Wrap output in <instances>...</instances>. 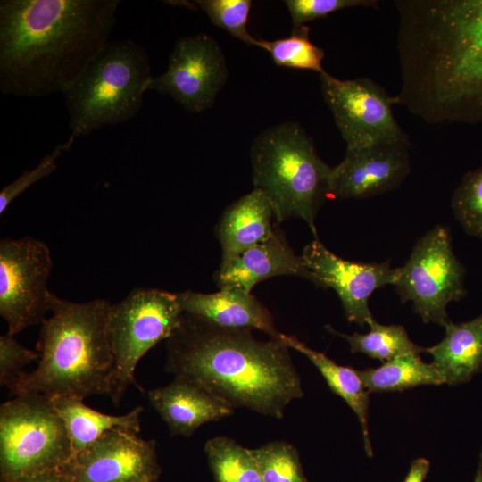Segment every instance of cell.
<instances>
[{
	"label": "cell",
	"mask_w": 482,
	"mask_h": 482,
	"mask_svg": "<svg viewBox=\"0 0 482 482\" xmlns=\"http://www.w3.org/2000/svg\"><path fill=\"white\" fill-rule=\"evenodd\" d=\"M401 89L430 124L482 122V0H395Z\"/></svg>",
	"instance_id": "obj_1"
},
{
	"label": "cell",
	"mask_w": 482,
	"mask_h": 482,
	"mask_svg": "<svg viewBox=\"0 0 482 482\" xmlns=\"http://www.w3.org/2000/svg\"><path fill=\"white\" fill-rule=\"evenodd\" d=\"M120 0L0 1V91L64 94L110 42Z\"/></svg>",
	"instance_id": "obj_2"
},
{
	"label": "cell",
	"mask_w": 482,
	"mask_h": 482,
	"mask_svg": "<svg viewBox=\"0 0 482 482\" xmlns=\"http://www.w3.org/2000/svg\"><path fill=\"white\" fill-rule=\"evenodd\" d=\"M166 369L193 380L233 408L282 419L303 395L289 347L256 339L252 329L227 328L183 312L166 339Z\"/></svg>",
	"instance_id": "obj_3"
},
{
	"label": "cell",
	"mask_w": 482,
	"mask_h": 482,
	"mask_svg": "<svg viewBox=\"0 0 482 482\" xmlns=\"http://www.w3.org/2000/svg\"><path fill=\"white\" fill-rule=\"evenodd\" d=\"M112 304L104 299L74 303L50 298L51 316L41 324L37 367L25 372L10 390L79 400L108 395L113 368L109 332Z\"/></svg>",
	"instance_id": "obj_4"
},
{
	"label": "cell",
	"mask_w": 482,
	"mask_h": 482,
	"mask_svg": "<svg viewBox=\"0 0 482 482\" xmlns=\"http://www.w3.org/2000/svg\"><path fill=\"white\" fill-rule=\"evenodd\" d=\"M250 156L253 187L270 200L275 222L300 218L318 238L315 218L330 195L332 167L304 129L293 121L267 128L253 139Z\"/></svg>",
	"instance_id": "obj_5"
},
{
	"label": "cell",
	"mask_w": 482,
	"mask_h": 482,
	"mask_svg": "<svg viewBox=\"0 0 482 482\" xmlns=\"http://www.w3.org/2000/svg\"><path fill=\"white\" fill-rule=\"evenodd\" d=\"M153 76L146 50L127 39L109 42L63 96L71 137L133 119Z\"/></svg>",
	"instance_id": "obj_6"
},
{
	"label": "cell",
	"mask_w": 482,
	"mask_h": 482,
	"mask_svg": "<svg viewBox=\"0 0 482 482\" xmlns=\"http://www.w3.org/2000/svg\"><path fill=\"white\" fill-rule=\"evenodd\" d=\"M65 425L50 397L15 395L0 407V482L60 470L72 456Z\"/></svg>",
	"instance_id": "obj_7"
},
{
	"label": "cell",
	"mask_w": 482,
	"mask_h": 482,
	"mask_svg": "<svg viewBox=\"0 0 482 482\" xmlns=\"http://www.w3.org/2000/svg\"><path fill=\"white\" fill-rule=\"evenodd\" d=\"M182 313L177 294L156 288H135L112 304L109 332L114 362L108 396L116 406L129 386L136 385L141 358L171 336Z\"/></svg>",
	"instance_id": "obj_8"
},
{
	"label": "cell",
	"mask_w": 482,
	"mask_h": 482,
	"mask_svg": "<svg viewBox=\"0 0 482 482\" xmlns=\"http://www.w3.org/2000/svg\"><path fill=\"white\" fill-rule=\"evenodd\" d=\"M465 268L453 253L447 228L436 225L415 244L393 284L403 303L411 302L423 322L445 326L446 306L466 295Z\"/></svg>",
	"instance_id": "obj_9"
},
{
	"label": "cell",
	"mask_w": 482,
	"mask_h": 482,
	"mask_svg": "<svg viewBox=\"0 0 482 482\" xmlns=\"http://www.w3.org/2000/svg\"><path fill=\"white\" fill-rule=\"evenodd\" d=\"M48 246L32 237L0 241V314L9 335L42 324L50 312Z\"/></svg>",
	"instance_id": "obj_10"
},
{
	"label": "cell",
	"mask_w": 482,
	"mask_h": 482,
	"mask_svg": "<svg viewBox=\"0 0 482 482\" xmlns=\"http://www.w3.org/2000/svg\"><path fill=\"white\" fill-rule=\"evenodd\" d=\"M320 91L346 149L409 140L392 112L393 96L367 77L339 79L319 74Z\"/></svg>",
	"instance_id": "obj_11"
},
{
	"label": "cell",
	"mask_w": 482,
	"mask_h": 482,
	"mask_svg": "<svg viewBox=\"0 0 482 482\" xmlns=\"http://www.w3.org/2000/svg\"><path fill=\"white\" fill-rule=\"evenodd\" d=\"M228 75L220 46L200 33L175 42L166 71L153 76L148 90L170 96L187 112L198 113L213 105Z\"/></svg>",
	"instance_id": "obj_12"
},
{
	"label": "cell",
	"mask_w": 482,
	"mask_h": 482,
	"mask_svg": "<svg viewBox=\"0 0 482 482\" xmlns=\"http://www.w3.org/2000/svg\"><path fill=\"white\" fill-rule=\"evenodd\" d=\"M113 428L74 453L60 469L65 482H158L161 467L154 440Z\"/></svg>",
	"instance_id": "obj_13"
},
{
	"label": "cell",
	"mask_w": 482,
	"mask_h": 482,
	"mask_svg": "<svg viewBox=\"0 0 482 482\" xmlns=\"http://www.w3.org/2000/svg\"><path fill=\"white\" fill-rule=\"evenodd\" d=\"M302 257L315 285L333 288L347 320L363 327L373 319L369 299L375 290L395 280L396 268L389 262H354L338 257L314 238L303 247Z\"/></svg>",
	"instance_id": "obj_14"
},
{
	"label": "cell",
	"mask_w": 482,
	"mask_h": 482,
	"mask_svg": "<svg viewBox=\"0 0 482 482\" xmlns=\"http://www.w3.org/2000/svg\"><path fill=\"white\" fill-rule=\"evenodd\" d=\"M409 145L403 140L346 149L342 162L332 168L330 195L362 199L397 188L411 170Z\"/></svg>",
	"instance_id": "obj_15"
},
{
	"label": "cell",
	"mask_w": 482,
	"mask_h": 482,
	"mask_svg": "<svg viewBox=\"0 0 482 482\" xmlns=\"http://www.w3.org/2000/svg\"><path fill=\"white\" fill-rule=\"evenodd\" d=\"M277 276L301 277L315 283L302 255L295 253L278 229L269 239L220 264L214 279L220 288L251 293L259 282Z\"/></svg>",
	"instance_id": "obj_16"
},
{
	"label": "cell",
	"mask_w": 482,
	"mask_h": 482,
	"mask_svg": "<svg viewBox=\"0 0 482 482\" xmlns=\"http://www.w3.org/2000/svg\"><path fill=\"white\" fill-rule=\"evenodd\" d=\"M152 407L172 436L189 437L203 424L234 413V408L196 382L175 377L170 384L147 392Z\"/></svg>",
	"instance_id": "obj_17"
},
{
	"label": "cell",
	"mask_w": 482,
	"mask_h": 482,
	"mask_svg": "<svg viewBox=\"0 0 482 482\" xmlns=\"http://www.w3.org/2000/svg\"><path fill=\"white\" fill-rule=\"evenodd\" d=\"M177 298L183 312L220 327L258 329L270 338H281L270 311L251 293L227 287L212 294L187 290L177 294Z\"/></svg>",
	"instance_id": "obj_18"
},
{
	"label": "cell",
	"mask_w": 482,
	"mask_h": 482,
	"mask_svg": "<svg viewBox=\"0 0 482 482\" xmlns=\"http://www.w3.org/2000/svg\"><path fill=\"white\" fill-rule=\"evenodd\" d=\"M273 219L270 200L256 188L229 205L216 227L222 251L220 264L271 237L277 230Z\"/></svg>",
	"instance_id": "obj_19"
},
{
	"label": "cell",
	"mask_w": 482,
	"mask_h": 482,
	"mask_svg": "<svg viewBox=\"0 0 482 482\" xmlns=\"http://www.w3.org/2000/svg\"><path fill=\"white\" fill-rule=\"evenodd\" d=\"M441 342L425 348L433 365L448 385L468 382L482 370V313L477 318L455 324L449 320Z\"/></svg>",
	"instance_id": "obj_20"
},
{
	"label": "cell",
	"mask_w": 482,
	"mask_h": 482,
	"mask_svg": "<svg viewBox=\"0 0 482 482\" xmlns=\"http://www.w3.org/2000/svg\"><path fill=\"white\" fill-rule=\"evenodd\" d=\"M49 397L65 425L73 454L111 429L123 428L140 432V415L143 411L141 406L124 415H111L91 409L82 400L64 396Z\"/></svg>",
	"instance_id": "obj_21"
},
{
	"label": "cell",
	"mask_w": 482,
	"mask_h": 482,
	"mask_svg": "<svg viewBox=\"0 0 482 482\" xmlns=\"http://www.w3.org/2000/svg\"><path fill=\"white\" fill-rule=\"evenodd\" d=\"M281 340L289 348L305 355L319 370L332 392L342 397L353 411L362 425L365 451L371 457L372 448L368 430L370 392L357 370L337 364L325 353L311 349L295 337L282 334Z\"/></svg>",
	"instance_id": "obj_22"
},
{
	"label": "cell",
	"mask_w": 482,
	"mask_h": 482,
	"mask_svg": "<svg viewBox=\"0 0 482 482\" xmlns=\"http://www.w3.org/2000/svg\"><path fill=\"white\" fill-rule=\"evenodd\" d=\"M357 370L370 393L401 392L419 386L445 383L433 365L421 360L419 353H407L383 362L378 368Z\"/></svg>",
	"instance_id": "obj_23"
},
{
	"label": "cell",
	"mask_w": 482,
	"mask_h": 482,
	"mask_svg": "<svg viewBox=\"0 0 482 482\" xmlns=\"http://www.w3.org/2000/svg\"><path fill=\"white\" fill-rule=\"evenodd\" d=\"M370 331L366 334L354 332L346 335L336 331L329 325L326 328L333 334L345 338L353 353H363L386 362L407 353H425V348L415 345L402 325H383L374 318L368 322Z\"/></svg>",
	"instance_id": "obj_24"
},
{
	"label": "cell",
	"mask_w": 482,
	"mask_h": 482,
	"mask_svg": "<svg viewBox=\"0 0 482 482\" xmlns=\"http://www.w3.org/2000/svg\"><path fill=\"white\" fill-rule=\"evenodd\" d=\"M215 482H262L252 449L227 436H216L204 445Z\"/></svg>",
	"instance_id": "obj_25"
},
{
	"label": "cell",
	"mask_w": 482,
	"mask_h": 482,
	"mask_svg": "<svg viewBox=\"0 0 482 482\" xmlns=\"http://www.w3.org/2000/svg\"><path fill=\"white\" fill-rule=\"evenodd\" d=\"M258 46L267 51L278 66L293 69L310 70L321 74L325 53L309 38L306 25L292 31L287 37L267 41L259 39Z\"/></svg>",
	"instance_id": "obj_26"
},
{
	"label": "cell",
	"mask_w": 482,
	"mask_h": 482,
	"mask_svg": "<svg viewBox=\"0 0 482 482\" xmlns=\"http://www.w3.org/2000/svg\"><path fill=\"white\" fill-rule=\"evenodd\" d=\"M262 482H308L298 451L285 441H274L252 449Z\"/></svg>",
	"instance_id": "obj_27"
},
{
	"label": "cell",
	"mask_w": 482,
	"mask_h": 482,
	"mask_svg": "<svg viewBox=\"0 0 482 482\" xmlns=\"http://www.w3.org/2000/svg\"><path fill=\"white\" fill-rule=\"evenodd\" d=\"M451 204L466 233L482 239V164L463 175Z\"/></svg>",
	"instance_id": "obj_28"
},
{
	"label": "cell",
	"mask_w": 482,
	"mask_h": 482,
	"mask_svg": "<svg viewBox=\"0 0 482 482\" xmlns=\"http://www.w3.org/2000/svg\"><path fill=\"white\" fill-rule=\"evenodd\" d=\"M196 4L210 21L245 44L258 46L259 39L247 30L250 0H197Z\"/></svg>",
	"instance_id": "obj_29"
},
{
	"label": "cell",
	"mask_w": 482,
	"mask_h": 482,
	"mask_svg": "<svg viewBox=\"0 0 482 482\" xmlns=\"http://www.w3.org/2000/svg\"><path fill=\"white\" fill-rule=\"evenodd\" d=\"M75 138L57 145L54 149L46 154L32 170L24 171L20 177L4 187L0 191V214L7 209L11 203L38 180L50 176L56 169L58 158L70 150Z\"/></svg>",
	"instance_id": "obj_30"
},
{
	"label": "cell",
	"mask_w": 482,
	"mask_h": 482,
	"mask_svg": "<svg viewBox=\"0 0 482 482\" xmlns=\"http://www.w3.org/2000/svg\"><path fill=\"white\" fill-rule=\"evenodd\" d=\"M291 14L293 30L306 22L327 17L335 12L353 7L378 8L377 0H286Z\"/></svg>",
	"instance_id": "obj_31"
},
{
	"label": "cell",
	"mask_w": 482,
	"mask_h": 482,
	"mask_svg": "<svg viewBox=\"0 0 482 482\" xmlns=\"http://www.w3.org/2000/svg\"><path fill=\"white\" fill-rule=\"evenodd\" d=\"M39 359V353L19 344L8 333L0 337V384L9 391L25 373L24 367Z\"/></svg>",
	"instance_id": "obj_32"
},
{
	"label": "cell",
	"mask_w": 482,
	"mask_h": 482,
	"mask_svg": "<svg viewBox=\"0 0 482 482\" xmlns=\"http://www.w3.org/2000/svg\"><path fill=\"white\" fill-rule=\"evenodd\" d=\"M430 468V462L425 458H417L411 461L409 471L403 482H424Z\"/></svg>",
	"instance_id": "obj_33"
},
{
	"label": "cell",
	"mask_w": 482,
	"mask_h": 482,
	"mask_svg": "<svg viewBox=\"0 0 482 482\" xmlns=\"http://www.w3.org/2000/svg\"><path fill=\"white\" fill-rule=\"evenodd\" d=\"M11 482H65L60 470L25 476Z\"/></svg>",
	"instance_id": "obj_34"
},
{
	"label": "cell",
	"mask_w": 482,
	"mask_h": 482,
	"mask_svg": "<svg viewBox=\"0 0 482 482\" xmlns=\"http://www.w3.org/2000/svg\"><path fill=\"white\" fill-rule=\"evenodd\" d=\"M479 463L473 482H482V449L479 455Z\"/></svg>",
	"instance_id": "obj_35"
}]
</instances>
